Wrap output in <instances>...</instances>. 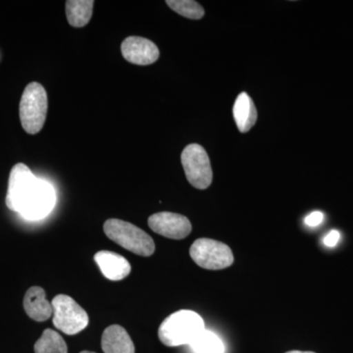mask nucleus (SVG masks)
<instances>
[{"mask_svg": "<svg viewBox=\"0 0 353 353\" xmlns=\"http://www.w3.org/2000/svg\"><path fill=\"white\" fill-rule=\"evenodd\" d=\"M6 205L29 220H39L50 214L55 204L54 190L50 183L39 180L31 169L16 164L9 176Z\"/></svg>", "mask_w": 353, "mask_h": 353, "instance_id": "1", "label": "nucleus"}, {"mask_svg": "<svg viewBox=\"0 0 353 353\" xmlns=\"http://www.w3.org/2000/svg\"><path fill=\"white\" fill-rule=\"evenodd\" d=\"M205 329L201 315L192 310H179L166 318L158 330V336L167 347L190 345Z\"/></svg>", "mask_w": 353, "mask_h": 353, "instance_id": "2", "label": "nucleus"}, {"mask_svg": "<svg viewBox=\"0 0 353 353\" xmlns=\"http://www.w3.org/2000/svg\"><path fill=\"white\" fill-rule=\"evenodd\" d=\"M103 230L111 241L139 256H152L155 252V243L152 236L132 223L109 219L104 223Z\"/></svg>", "mask_w": 353, "mask_h": 353, "instance_id": "3", "label": "nucleus"}, {"mask_svg": "<svg viewBox=\"0 0 353 353\" xmlns=\"http://www.w3.org/2000/svg\"><path fill=\"white\" fill-rule=\"evenodd\" d=\"M48 94L39 83L26 87L20 101V120L28 134H36L43 129L48 114Z\"/></svg>", "mask_w": 353, "mask_h": 353, "instance_id": "4", "label": "nucleus"}, {"mask_svg": "<svg viewBox=\"0 0 353 353\" xmlns=\"http://www.w3.org/2000/svg\"><path fill=\"white\" fill-rule=\"evenodd\" d=\"M53 308V325L62 333L76 334L87 328L88 315L72 297L58 294L51 301Z\"/></svg>", "mask_w": 353, "mask_h": 353, "instance_id": "5", "label": "nucleus"}, {"mask_svg": "<svg viewBox=\"0 0 353 353\" xmlns=\"http://www.w3.org/2000/svg\"><path fill=\"white\" fill-rule=\"evenodd\" d=\"M190 255L196 264L208 270H222L234 263L230 246L211 239H199L190 248Z\"/></svg>", "mask_w": 353, "mask_h": 353, "instance_id": "6", "label": "nucleus"}, {"mask_svg": "<svg viewBox=\"0 0 353 353\" xmlns=\"http://www.w3.org/2000/svg\"><path fill=\"white\" fill-rule=\"evenodd\" d=\"M181 160L190 185L197 190L208 189L212 183L213 172L206 150L197 143H192L185 146Z\"/></svg>", "mask_w": 353, "mask_h": 353, "instance_id": "7", "label": "nucleus"}, {"mask_svg": "<svg viewBox=\"0 0 353 353\" xmlns=\"http://www.w3.org/2000/svg\"><path fill=\"white\" fill-rule=\"evenodd\" d=\"M148 226L155 233L172 240H183L192 232L190 220L173 212L155 213L148 218Z\"/></svg>", "mask_w": 353, "mask_h": 353, "instance_id": "8", "label": "nucleus"}, {"mask_svg": "<svg viewBox=\"0 0 353 353\" xmlns=\"http://www.w3.org/2000/svg\"><path fill=\"white\" fill-rule=\"evenodd\" d=\"M121 51L125 60L132 64L146 66L154 63L159 58L157 44L141 37H129L121 44Z\"/></svg>", "mask_w": 353, "mask_h": 353, "instance_id": "9", "label": "nucleus"}, {"mask_svg": "<svg viewBox=\"0 0 353 353\" xmlns=\"http://www.w3.org/2000/svg\"><path fill=\"white\" fill-rule=\"evenodd\" d=\"M94 259L104 277L108 280L121 281L131 273V264L117 253L102 250L95 253Z\"/></svg>", "mask_w": 353, "mask_h": 353, "instance_id": "10", "label": "nucleus"}, {"mask_svg": "<svg viewBox=\"0 0 353 353\" xmlns=\"http://www.w3.org/2000/svg\"><path fill=\"white\" fill-rule=\"evenodd\" d=\"M23 304L27 315L34 321L44 322L53 316L52 304L46 299L43 288H30L26 292Z\"/></svg>", "mask_w": 353, "mask_h": 353, "instance_id": "11", "label": "nucleus"}, {"mask_svg": "<svg viewBox=\"0 0 353 353\" xmlns=\"http://www.w3.org/2000/svg\"><path fill=\"white\" fill-rule=\"evenodd\" d=\"M101 347L104 353H134L131 336L119 325H112L104 330Z\"/></svg>", "mask_w": 353, "mask_h": 353, "instance_id": "12", "label": "nucleus"}, {"mask_svg": "<svg viewBox=\"0 0 353 353\" xmlns=\"http://www.w3.org/2000/svg\"><path fill=\"white\" fill-rule=\"evenodd\" d=\"M233 113L236 127L241 132L250 131L256 123L257 111L254 102L245 92L239 95L234 102Z\"/></svg>", "mask_w": 353, "mask_h": 353, "instance_id": "13", "label": "nucleus"}, {"mask_svg": "<svg viewBox=\"0 0 353 353\" xmlns=\"http://www.w3.org/2000/svg\"><path fill=\"white\" fill-rule=\"evenodd\" d=\"M94 1L92 0H68L66 16L72 27L82 28L92 19Z\"/></svg>", "mask_w": 353, "mask_h": 353, "instance_id": "14", "label": "nucleus"}, {"mask_svg": "<svg viewBox=\"0 0 353 353\" xmlns=\"http://www.w3.org/2000/svg\"><path fill=\"white\" fill-rule=\"evenodd\" d=\"M34 353H68V348L57 332L46 329L34 345Z\"/></svg>", "mask_w": 353, "mask_h": 353, "instance_id": "15", "label": "nucleus"}, {"mask_svg": "<svg viewBox=\"0 0 353 353\" xmlns=\"http://www.w3.org/2000/svg\"><path fill=\"white\" fill-rule=\"evenodd\" d=\"M194 353H224L225 347L219 336L208 330L204 329L190 343Z\"/></svg>", "mask_w": 353, "mask_h": 353, "instance_id": "16", "label": "nucleus"}, {"mask_svg": "<svg viewBox=\"0 0 353 353\" xmlns=\"http://www.w3.org/2000/svg\"><path fill=\"white\" fill-rule=\"evenodd\" d=\"M166 4L176 13L189 19L199 20L205 14L201 4L192 0H167Z\"/></svg>", "mask_w": 353, "mask_h": 353, "instance_id": "17", "label": "nucleus"}, {"mask_svg": "<svg viewBox=\"0 0 353 353\" xmlns=\"http://www.w3.org/2000/svg\"><path fill=\"white\" fill-rule=\"evenodd\" d=\"M323 221H324V214L320 211H314L305 218V224L309 227H317Z\"/></svg>", "mask_w": 353, "mask_h": 353, "instance_id": "18", "label": "nucleus"}, {"mask_svg": "<svg viewBox=\"0 0 353 353\" xmlns=\"http://www.w3.org/2000/svg\"><path fill=\"white\" fill-rule=\"evenodd\" d=\"M340 239V232L333 230V231L330 232V233L325 236L324 240H323V243H324L325 245L328 246V248H334V246L338 245Z\"/></svg>", "mask_w": 353, "mask_h": 353, "instance_id": "19", "label": "nucleus"}, {"mask_svg": "<svg viewBox=\"0 0 353 353\" xmlns=\"http://www.w3.org/2000/svg\"><path fill=\"white\" fill-rule=\"evenodd\" d=\"M285 353H315L312 352H301V350H290V352H288Z\"/></svg>", "mask_w": 353, "mask_h": 353, "instance_id": "20", "label": "nucleus"}, {"mask_svg": "<svg viewBox=\"0 0 353 353\" xmlns=\"http://www.w3.org/2000/svg\"><path fill=\"white\" fill-rule=\"evenodd\" d=\"M81 353H95V352H87V350H85V352H82Z\"/></svg>", "mask_w": 353, "mask_h": 353, "instance_id": "21", "label": "nucleus"}]
</instances>
